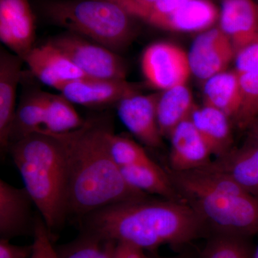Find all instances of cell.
Returning <instances> with one entry per match:
<instances>
[{
  "mask_svg": "<svg viewBox=\"0 0 258 258\" xmlns=\"http://www.w3.org/2000/svg\"><path fill=\"white\" fill-rule=\"evenodd\" d=\"M24 62L38 81L57 91L64 83L86 78L63 52L50 42L34 47Z\"/></svg>",
  "mask_w": 258,
  "mask_h": 258,
  "instance_id": "7c38bea8",
  "label": "cell"
},
{
  "mask_svg": "<svg viewBox=\"0 0 258 258\" xmlns=\"http://www.w3.org/2000/svg\"><path fill=\"white\" fill-rule=\"evenodd\" d=\"M254 3H256V5H257V7H258V0H254Z\"/></svg>",
  "mask_w": 258,
  "mask_h": 258,
  "instance_id": "8d00e7d4",
  "label": "cell"
},
{
  "mask_svg": "<svg viewBox=\"0 0 258 258\" xmlns=\"http://www.w3.org/2000/svg\"><path fill=\"white\" fill-rule=\"evenodd\" d=\"M10 240H0V258H30L32 245H15Z\"/></svg>",
  "mask_w": 258,
  "mask_h": 258,
  "instance_id": "1f68e13d",
  "label": "cell"
},
{
  "mask_svg": "<svg viewBox=\"0 0 258 258\" xmlns=\"http://www.w3.org/2000/svg\"><path fill=\"white\" fill-rule=\"evenodd\" d=\"M204 104L217 108L235 121L240 108V89L239 74L225 71L205 81Z\"/></svg>",
  "mask_w": 258,
  "mask_h": 258,
  "instance_id": "44dd1931",
  "label": "cell"
},
{
  "mask_svg": "<svg viewBox=\"0 0 258 258\" xmlns=\"http://www.w3.org/2000/svg\"><path fill=\"white\" fill-rule=\"evenodd\" d=\"M159 94L144 95L135 92L116 103L117 113L125 128L147 147L158 149L164 138L157 118Z\"/></svg>",
  "mask_w": 258,
  "mask_h": 258,
  "instance_id": "9c48e42d",
  "label": "cell"
},
{
  "mask_svg": "<svg viewBox=\"0 0 258 258\" xmlns=\"http://www.w3.org/2000/svg\"><path fill=\"white\" fill-rule=\"evenodd\" d=\"M219 16L220 11L210 0H189L171 13L149 16L143 21L168 31L202 32L212 28Z\"/></svg>",
  "mask_w": 258,
  "mask_h": 258,
  "instance_id": "9a60e30c",
  "label": "cell"
},
{
  "mask_svg": "<svg viewBox=\"0 0 258 258\" xmlns=\"http://www.w3.org/2000/svg\"><path fill=\"white\" fill-rule=\"evenodd\" d=\"M249 129V139L258 141V118Z\"/></svg>",
  "mask_w": 258,
  "mask_h": 258,
  "instance_id": "e575fe53",
  "label": "cell"
},
{
  "mask_svg": "<svg viewBox=\"0 0 258 258\" xmlns=\"http://www.w3.org/2000/svg\"><path fill=\"white\" fill-rule=\"evenodd\" d=\"M249 238L212 235L200 258H252L254 249Z\"/></svg>",
  "mask_w": 258,
  "mask_h": 258,
  "instance_id": "484cf974",
  "label": "cell"
},
{
  "mask_svg": "<svg viewBox=\"0 0 258 258\" xmlns=\"http://www.w3.org/2000/svg\"><path fill=\"white\" fill-rule=\"evenodd\" d=\"M219 27L236 53L258 35V7L254 0H222Z\"/></svg>",
  "mask_w": 258,
  "mask_h": 258,
  "instance_id": "ac0fdd59",
  "label": "cell"
},
{
  "mask_svg": "<svg viewBox=\"0 0 258 258\" xmlns=\"http://www.w3.org/2000/svg\"><path fill=\"white\" fill-rule=\"evenodd\" d=\"M45 115L41 132L62 134L82 127L85 120L76 111L74 103L62 94L45 92Z\"/></svg>",
  "mask_w": 258,
  "mask_h": 258,
  "instance_id": "cb8c5ba5",
  "label": "cell"
},
{
  "mask_svg": "<svg viewBox=\"0 0 258 258\" xmlns=\"http://www.w3.org/2000/svg\"><path fill=\"white\" fill-rule=\"evenodd\" d=\"M33 200L28 191L0 179V237L10 240L34 235L37 217H33Z\"/></svg>",
  "mask_w": 258,
  "mask_h": 258,
  "instance_id": "8fae6325",
  "label": "cell"
},
{
  "mask_svg": "<svg viewBox=\"0 0 258 258\" xmlns=\"http://www.w3.org/2000/svg\"><path fill=\"white\" fill-rule=\"evenodd\" d=\"M82 220L84 231L146 252L189 243L207 231L184 201L149 197L105 207Z\"/></svg>",
  "mask_w": 258,
  "mask_h": 258,
  "instance_id": "7a4b0ae2",
  "label": "cell"
},
{
  "mask_svg": "<svg viewBox=\"0 0 258 258\" xmlns=\"http://www.w3.org/2000/svg\"><path fill=\"white\" fill-rule=\"evenodd\" d=\"M117 242L83 231L76 240L56 249L58 258H111Z\"/></svg>",
  "mask_w": 258,
  "mask_h": 258,
  "instance_id": "d4e9b609",
  "label": "cell"
},
{
  "mask_svg": "<svg viewBox=\"0 0 258 258\" xmlns=\"http://www.w3.org/2000/svg\"><path fill=\"white\" fill-rule=\"evenodd\" d=\"M187 54L191 74L205 82L227 71L235 60L236 52L230 39L217 26L202 32L194 40Z\"/></svg>",
  "mask_w": 258,
  "mask_h": 258,
  "instance_id": "ba28073f",
  "label": "cell"
},
{
  "mask_svg": "<svg viewBox=\"0 0 258 258\" xmlns=\"http://www.w3.org/2000/svg\"><path fill=\"white\" fill-rule=\"evenodd\" d=\"M168 138L171 142L169 164L174 172L196 170L211 162L208 144L190 118L176 125Z\"/></svg>",
  "mask_w": 258,
  "mask_h": 258,
  "instance_id": "5bb4252c",
  "label": "cell"
},
{
  "mask_svg": "<svg viewBox=\"0 0 258 258\" xmlns=\"http://www.w3.org/2000/svg\"><path fill=\"white\" fill-rule=\"evenodd\" d=\"M182 201L212 235L250 238L258 233V198L207 168L169 174Z\"/></svg>",
  "mask_w": 258,
  "mask_h": 258,
  "instance_id": "3957f363",
  "label": "cell"
},
{
  "mask_svg": "<svg viewBox=\"0 0 258 258\" xmlns=\"http://www.w3.org/2000/svg\"><path fill=\"white\" fill-rule=\"evenodd\" d=\"M24 60L13 52H0V148L8 152L10 135L16 113L17 91Z\"/></svg>",
  "mask_w": 258,
  "mask_h": 258,
  "instance_id": "e0dca14e",
  "label": "cell"
},
{
  "mask_svg": "<svg viewBox=\"0 0 258 258\" xmlns=\"http://www.w3.org/2000/svg\"><path fill=\"white\" fill-rule=\"evenodd\" d=\"M117 1V0H115ZM189 0H157L151 8H141L133 5L125 4V3H119L120 5L128 10L134 17L137 20L143 21L144 19L153 15H160L167 14L177 9L181 5H184Z\"/></svg>",
  "mask_w": 258,
  "mask_h": 258,
  "instance_id": "f546056e",
  "label": "cell"
},
{
  "mask_svg": "<svg viewBox=\"0 0 258 258\" xmlns=\"http://www.w3.org/2000/svg\"><path fill=\"white\" fill-rule=\"evenodd\" d=\"M252 258H258V245L255 249H254L253 255Z\"/></svg>",
  "mask_w": 258,
  "mask_h": 258,
  "instance_id": "d590c367",
  "label": "cell"
},
{
  "mask_svg": "<svg viewBox=\"0 0 258 258\" xmlns=\"http://www.w3.org/2000/svg\"><path fill=\"white\" fill-rule=\"evenodd\" d=\"M203 168L224 174L258 198V141L248 138L242 147L232 149Z\"/></svg>",
  "mask_w": 258,
  "mask_h": 258,
  "instance_id": "2e32d148",
  "label": "cell"
},
{
  "mask_svg": "<svg viewBox=\"0 0 258 258\" xmlns=\"http://www.w3.org/2000/svg\"><path fill=\"white\" fill-rule=\"evenodd\" d=\"M58 91L74 104L102 106L117 103L125 96L138 92V90L125 80L86 77L64 83Z\"/></svg>",
  "mask_w": 258,
  "mask_h": 258,
  "instance_id": "4fadbf2b",
  "label": "cell"
},
{
  "mask_svg": "<svg viewBox=\"0 0 258 258\" xmlns=\"http://www.w3.org/2000/svg\"><path fill=\"white\" fill-rule=\"evenodd\" d=\"M141 66L147 83L162 91L186 84L191 74L188 54L168 42L148 46L142 54Z\"/></svg>",
  "mask_w": 258,
  "mask_h": 258,
  "instance_id": "52a82bcc",
  "label": "cell"
},
{
  "mask_svg": "<svg viewBox=\"0 0 258 258\" xmlns=\"http://www.w3.org/2000/svg\"><path fill=\"white\" fill-rule=\"evenodd\" d=\"M238 74L240 101L235 123L239 128H249L258 118V72Z\"/></svg>",
  "mask_w": 258,
  "mask_h": 258,
  "instance_id": "4316f807",
  "label": "cell"
},
{
  "mask_svg": "<svg viewBox=\"0 0 258 258\" xmlns=\"http://www.w3.org/2000/svg\"><path fill=\"white\" fill-rule=\"evenodd\" d=\"M108 145L112 159L120 168L154 163L139 144L112 131L108 135Z\"/></svg>",
  "mask_w": 258,
  "mask_h": 258,
  "instance_id": "83f0119b",
  "label": "cell"
},
{
  "mask_svg": "<svg viewBox=\"0 0 258 258\" xmlns=\"http://www.w3.org/2000/svg\"><path fill=\"white\" fill-rule=\"evenodd\" d=\"M111 132L101 121L88 120L77 130L56 134L63 147L69 215L82 219L105 207L149 197L129 186L112 159Z\"/></svg>",
  "mask_w": 258,
  "mask_h": 258,
  "instance_id": "6da1fadb",
  "label": "cell"
},
{
  "mask_svg": "<svg viewBox=\"0 0 258 258\" xmlns=\"http://www.w3.org/2000/svg\"><path fill=\"white\" fill-rule=\"evenodd\" d=\"M45 94L43 91L32 92L20 103L10 132V147L24 137L42 132L45 122Z\"/></svg>",
  "mask_w": 258,
  "mask_h": 258,
  "instance_id": "603a6c76",
  "label": "cell"
},
{
  "mask_svg": "<svg viewBox=\"0 0 258 258\" xmlns=\"http://www.w3.org/2000/svg\"><path fill=\"white\" fill-rule=\"evenodd\" d=\"M120 169L125 181L134 189L147 195H158L166 200L182 201L170 175L155 162Z\"/></svg>",
  "mask_w": 258,
  "mask_h": 258,
  "instance_id": "ffe728a7",
  "label": "cell"
},
{
  "mask_svg": "<svg viewBox=\"0 0 258 258\" xmlns=\"http://www.w3.org/2000/svg\"><path fill=\"white\" fill-rule=\"evenodd\" d=\"M49 42L63 52L86 77L125 80V63L114 51L71 32Z\"/></svg>",
  "mask_w": 258,
  "mask_h": 258,
  "instance_id": "8992f818",
  "label": "cell"
},
{
  "mask_svg": "<svg viewBox=\"0 0 258 258\" xmlns=\"http://www.w3.org/2000/svg\"><path fill=\"white\" fill-rule=\"evenodd\" d=\"M235 63L237 72H258V35L237 51Z\"/></svg>",
  "mask_w": 258,
  "mask_h": 258,
  "instance_id": "4dcf8cb0",
  "label": "cell"
},
{
  "mask_svg": "<svg viewBox=\"0 0 258 258\" xmlns=\"http://www.w3.org/2000/svg\"><path fill=\"white\" fill-rule=\"evenodd\" d=\"M196 106L186 84L162 91L157 101V118L163 137H169L176 125L189 118Z\"/></svg>",
  "mask_w": 258,
  "mask_h": 258,
  "instance_id": "7402d4cb",
  "label": "cell"
},
{
  "mask_svg": "<svg viewBox=\"0 0 258 258\" xmlns=\"http://www.w3.org/2000/svg\"><path fill=\"white\" fill-rule=\"evenodd\" d=\"M189 118L208 144L212 156L222 157L232 150V120L225 113L208 105H196Z\"/></svg>",
  "mask_w": 258,
  "mask_h": 258,
  "instance_id": "d6986e66",
  "label": "cell"
},
{
  "mask_svg": "<svg viewBox=\"0 0 258 258\" xmlns=\"http://www.w3.org/2000/svg\"><path fill=\"white\" fill-rule=\"evenodd\" d=\"M120 3H125L133 5V6L138 7L141 8H149L152 6L157 0H117Z\"/></svg>",
  "mask_w": 258,
  "mask_h": 258,
  "instance_id": "836d02e7",
  "label": "cell"
},
{
  "mask_svg": "<svg viewBox=\"0 0 258 258\" xmlns=\"http://www.w3.org/2000/svg\"><path fill=\"white\" fill-rule=\"evenodd\" d=\"M50 22L117 52L135 35V17L115 0H50L42 5Z\"/></svg>",
  "mask_w": 258,
  "mask_h": 258,
  "instance_id": "5b68a950",
  "label": "cell"
},
{
  "mask_svg": "<svg viewBox=\"0 0 258 258\" xmlns=\"http://www.w3.org/2000/svg\"><path fill=\"white\" fill-rule=\"evenodd\" d=\"M32 237L33 242L30 258H58L57 251L52 245V236L40 215L37 217Z\"/></svg>",
  "mask_w": 258,
  "mask_h": 258,
  "instance_id": "f1b7e54d",
  "label": "cell"
},
{
  "mask_svg": "<svg viewBox=\"0 0 258 258\" xmlns=\"http://www.w3.org/2000/svg\"><path fill=\"white\" fill-rule=\"evenodd\" d=\"M8 151L25 189L52 235L69 215L62 142L56 134L37 132L11 144Z\"/></svg>",
  "mask_w": 258,
  "mask_h": 258,
  "instance_id": "277c9868",
  "label": "cell"
},
{
  "mask_svg": "<svg viewBox=\"0 0 258 258\" xmlns=\"http://www.w3.org/2000/svg\"><path fill=\"white\" fill-rule=\"evenodd\" d=\"M35 16L28 0H0V40L24 60L35 47Z\"/></svg>",
  "mask_w": 258,
  "mask_h": 258,
  "instance_id": "30bf717a",
  "label": "cell"
},
{
  "mask_svg": "<svg viewBox=\"0 0 258 258\" xmlns=\"http://www.w3.org/2000/svg\"><path fill=\"white\" fill-rule=\"evenodd\" d=\"M111 258H152L146 251L131 244L117 242Z\"/></svg>",
  "mask_w": 258,
  "mask_h": 258,
  "instance_id": "d6a6232c",
  "label": "cell"
}]
</instances>
